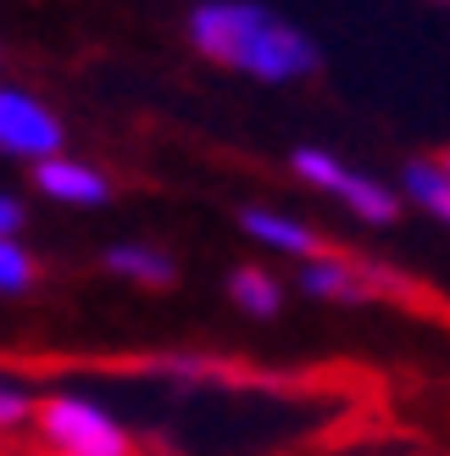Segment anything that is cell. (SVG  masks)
<instances>
[{"label": "cell", "mask_w": 450, "mask_h": 456, "mask_svg": "<svg viewBox=\"0 0 450 456\" xmlns=\"http://www.w3.org/2000/svg\"><path fill=\"white\" fill-rule=\"evenodd\" d=\"M239 228H245V234H251L261 250H278V256H295V262L323 256L317 228L301 223V217H289V212H278V207H245V212H239Z\"/></svg>", "instance_id": "obj_7"}, {"label": "cell", "mask_w": 450, "mask_h": 456, "mask_svg": "<svg viewBox=\"0 0 450 456\" xmlns=\"http://www.w3.org/2000/svg\"><path fill=\"white\" fill-rule=\"evenodd\" d=\"M67 145V128L51 106H44L34 89H17V84H0V156H17V162H51Z\"/></svg>", "instance_id": "obj_4"}, {"label": "cell", "mask_w": 450, "mask_h": 456, "mask_svg": "<svg viewBox=\"0 0 450 456\" xmlns=\"http://www.w3.org/2000/svg\"><path fill=\"white\" fill-rule=\"evenodd\" d=\"M434 162H439V167H445V173H450V151H439V156H434Z\"/></svg>", "instance_id": "obj_14"}, {"label": "cell", "mask_w": 450, "mask_h": 456, "mask_svg": "<svg viewBox=\"0 0 450 456\" xmlns=\"http://www.w3.org/2000/svg\"><path fill=\"white\" fill-rule=\"evenodd\" d=\"M289 173H295L306 190H323L328 200H340L356 223H373V228H390L400 217V200H406L400 190H390L384 178L340 162V156L323 151V145H301L295 156H289Z\"/></svg>", "instance_id": "obj_3"}, {"label": "cell", "mask_w": 450, "mask_h": 456, "mask_svg": "<svg viewBox=\"0 0 450 456\" xmlns=\"http://www.w3.org/2000/svg\"><path fill=\"white\" fill-rule=\"evenodd\" d=\"M295 284H301V295H311V301H328V306H367V301H378V295H412L406 284H395V273L373 267V262L333 256V250L301 262Z\"/></svg>", "instance_id": "obj_5"}, {"label": "cell", "mask_w": 450, "mask_h": 456, "mask_svg": "<svg viewBox=\"0 0 450 456\" xmlns=\"http://www.w3.org/2000/svg\"><path fill=\"white\" fill-rule=\"evenodd\" d=\"M400 195L417 200V207L429 212L434 223L450 228V173L434 162V156H417V162H406V173H400Z\"/></svg>", "instance_id": "obj_10"}, {"label": "cell", "mask_w": 450, "mask_h": 456, "mask_svg": "<svg viewBox=\"0 0 450 456\" xmlns=\"http://www.w3.org/2000/svg\"><path fill=\"white\" fill-rule=\"evenodd\" d=\"M34 190L44 200H56V207H73V212H95L111 200V178L95 167V162H84V156H51V162H39L34 167Z\"/></svg>", "instance_id": "obj_6"}, {"label": "cell", "mask_w": 450, "mask_h": 456, "mask_svg": "<svg viewBox=\"0 0 450 456\" xmlns=\"http://www.w3.org/2000/svg\"><path fill=\"white\" fill-rule=\"evenodd\" d=\"M229 301H234L245 317L267 323V317L284 312V279H273L267 267H234V273H229Z\"/></svg>", "instance_id": "obj_9"}, {"label": "cell", "mask_w": 450, "mask_h": 456, "mask_svg": "<svg viewBox=\"0 0 450 456\" xmlns=\"http://www.w3.org/2000/svg\"><path fill=\"white\" fill-rule=\"evenodd\" d=\"M34 250L22 245V240H0V295H22V289H34Z\"/></svg>", "instance_id": "obj_11"}, {"label": "cell", "mask_w": 450, "mask_h": 456, "mask_svg": "<svg viewBox=\"0 0 450 456\" xmlns=\"http://www.w3.org/2000/svg\"><path fill=\"white\" fill-rule=\"evenodd\" d=\"M100 262H106L111 279L140 284V289H167L178 279V262L167 256L162 245H150V240H117V245H106Z\"/></svg>", "instance_id": "obj_8"}, {"label": "cell", "mask_w": 450, "mask_h": 456, "mask_svg": "<svg viewBox=\"0 0 450 456\" xmlns=\"http://www.w3.org/2000/svg\"><path fill=\"white\" fill-rule=\"evenodd\" d=\"M184 34L195 45V56H206L212 67H229L239 78H256V84H295V78L317 73L311 34L284 22L261 0H200L184 22Z\"/></svg>", "instance_id": "obj_1"}, {"label": "cell", "mask_w": 450, "mask_h": 456, "mask_svg": "<svg viewBox=\"0 0 450 456\" xmlns=\"http://www.w3.org/2000/svg\"><path fill=\"white\" fill-rule=\"evenodd\" d=\"M34 390L12 373H0V435H12V428H28L34 423Z\"/></svg>", "instance_id": "obj_12"}, {"label": "cell", "mask_w": 450, "mask_h": 456, "mask_svg": "<svg viewBox=\"0 0 450 456\" xmlns=\"http://www.w3.org/2000/svg\"><path fill=\"white\" fill-rule=\"evenodd\" d=\"M34 428L51 456H133V435L123 428V418L84 390L39 395Z\"/></svg>", "instance_id": "obj_2"}, {"label": "cell", "mask_w": 450, "mask_h": 456, "mask_svg": "<svg viewBox=\"0 0 450 456\" xmlns=\"http://www.w3.org/2000/svg\"><path fill=\"white\" fill-rule=\"evenodd\" d=\"M22 228H28V200L0 190V240H22Z\"/></svg>", "instance_id": "obj_13"}]
</instances>
